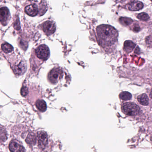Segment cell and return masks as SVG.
Returning a JSON list of instances; mask_svg holds the SVG:
<instances>
[{"label":"cell","mask_w":152,"mask_h":152,"mask_svg":"<svg viewBox=\"0 0 152 152\" xmlns=\"http://www.w3.org/2000/svg\"><path fill=\"white\" fill-rule=\"evenodd\" d=\"M96 34L99 43L103 47L110 46L117 41L118 32L109 25H102L96 28Z\"/></svg>","instance_id":"1"},{"label":"cell","mask_w":152,"mask_h":152,"mask_svg":"<svg viewBox=\"0 0 152 152\" xmlns=\"http://www.w3.org/2000/svg\"><path fill=\"white\" fill-rule=\"evenodd\" d=\"M122 110L125 114L129 116H135L140 111V108L135 104L127 102L122 105Z\"/></svg>","instance_id":"2"},{"label":"cell","mask_w":152,"mask_h":152,"mask_svg":"<svg viewBox=\"0 0 152 152\" xmlns=\"http://www.w3.org/2000/svg\"><path fill=\"white\" fill-rule=\"evenodd\" d=\"M62 69L60 68H56L51 70L48 74V80L52 84H56L59 80L62 78Z\"/></svg>","instance_id":"3"},{"label":"cell","mask_w":152,"mask_h":152,"mask_svg":"<svg viewBox=\"0 0 152 152\" xmlns=\"http://www.w3.org/2000/svg\"><path fill=\"white\" fill-rule=\"evenodd\" d=\"M35 53L37 58L45 61L50 57V51L47 45H42L36 49Z\"/></svg>","instance_id":"4"},{"label":"cell","mask_w":152,"mask_h":152,"mask_svg":"<svg viewBox=\"0 0 152 152\" xmlns=\"http://www.w3.org/2000/svg\"><path fill=\"white\" fill-rule=\"evenodd\" d=\"M38 146L40 149L44 150L48 144V135L44 131H39L37 133Z\"/></svg>","instance_id":"5"},{"label":"cell","mask_w":152,"mask_h":152,"mask_svg":"<svg viewBox=\"0 0 152 152\" xmlns=\"http://www.w3.org/2000/svg\"><path fill=\"white\" fill-rule=\"evenodd\" d=\"M10 18V11L7 7L0 8V22L2 25L6 26Z\"/></svg>","instance_id":"6"},{"label":"cell","mask_w":152,"mask_h":152,"mask_svg":"<svg viewBox=\"0 0 152 152\" xmlns=\"http://www.w3.org/2000/svg\"><path fill=\"white\" fill-rule=\"evenodd\" d=\"M42 29L47 35L52 34L56 30V26L52 21H46L43 24Z\"/></svg>","instance_id":"7"},{"label":"cell","mask_w":152,"mask_h":152,"mask_svg":"<svg viewBox=\"0 0 152 152\" xmlns=\"http://www.w3.org/2000/svg\"><path fill=\"white\" fill-rule=\"evenodd\" d=\"M26 13L31 17H34L37 15L39 12L37 5L35 4H31L28 5L25 8Z\"/></svg>","instance_id":"8"},{"label":"cell","mask_w":152,"mask_h":152,"mask_svg":"<svg viewBox=\"0 0 152 152\" xmlns=\"http://www.w3.org/2000/svg\"><path fill=\"white\" fill-rule=\"evenodd\" d=\"M144 4L142 2L134 1L129 3L128 4V9L130 11H138L143 8Z\"/></svg>","instance_id":"9"},{"label":"cell","mask_w":152,"mask_h":152,"mask_svg":"<svg viewBox=\"0 0 152 152\" xmlns=\"http://www.w3.org/2000/svg\"><path fill=\"white\" fill-rule=\"evenodd\" d=\"M9 149L11 152H25L23 146L14 141H12L10 144Z\"/></svg>","instance_id":"10"},{"label":"cell","mask_w":152,"mask_h":152,"mask_svg":"<svg viewBox=\"0 0 152 152\" xmlns=\"http://www.w3.org/2000/svg\"><path fill=\"white\" fill-rule=\"evenodd\" d=\"M26 66L24 61H21L18 65L14 68V71L18 75H21L24 74L26 70Z\"/></svg>","instance_id":"11"},{"label":"cell","mask_w":152,"mask_h":152,"mask_svg":"<svg viewBox=\"0 0 152 152\" xmlns=\"http://www.w3.org/2000/svg\"><path fill=\"white\" fill-rule=\"evenodd\" d=\"M36 106L40 111L45 112L47 109L46 102L43 100H38L36 102Z\"/></svg>","instance_id":"12"},{"label":"cell","mask_w":152,"mask_h":152,"mask_svg":"<svg viewBox=\"0 0 152 152\" xmlns=\"http://www.w3.org/2000/svg\"><path fill=\"white\" fill-rule=\"evenodd\" d=\"M138 102L143 105H147L149 104V99L147 95L145 94H142L137 97Z\"/></svg>","instance_id":"13"},{"label":"cell","mask_w":152,"mask_h":152,"mask_svg":"<svg viewBox=\"0 0 152 152\" xmlns=\"http://www.w3.org/2000/svg\"><path fill=\"white\" fill-rule=\"evenodd\" d=\"M135 45L132 41H126L125 43H124V50L126 52H130L134 49Z\"/></svg>","instance_id":"14"},{"label":"cell","mask_w":152,"mask_h":152,"mask_svg":"<svg viewBox=\"0 0 152 152\" xmlns=\"http://www.w3.org/2000/svg\"><path fill=\"white\" fill-rule=\"evenodd\" d=\"M26 141L28 144L34 145L36 143V138L34 134L33 133H29L28 134Z\"/></svg>","instance_id":"15"},{"label":"cell","mask_w":152,"mask_h":152,"mask_svg":"<svg viewBox=\"0 0 152 152\" xmlns=\"http://www.w3.org/2000/svg\"><path fill=\"white\" fill-rule=\"evenodd\" d=\"M1 50L6 53H10L13 50V47L10 44L5 43L1 45Z\"/></svg>","instance_id":"16"},{"label":"cell","mask_w":152,"mask_h":152,"mask_svg":"<svg viewBox=\"0 0 152 152\" xmlns=\"http://www.w3.org/2000/svg\"><path fill=\"white\" fill-rule=\"evenodd\" d=\"M119 21L122 25L125 26H129L133 22V20L130 18H123V17H121L119 19Z\"/></svg>","instance_id":"17"},{"label":"cell","mask_w":152,"mask_h":152,"mask_svg":"<svg viewBox=\"0 0 152 152\" xmlns=\"http://www.w3.org/2000/svg\"><path fill=\"white\" fill-rule=\"evenodd\" d=\"M119 97L121 100L124 101H128L130 100L132 98V95L129 92H121L119 95Z\"/></svg>","instance_id":"18"},{"label":"cell","mask_w":152,"mask_h":152,"mask_svg":"<svg viewBox=\"0 0 152 152\" xmlns=\"http://www.w3.org/2000/svg\"><path fill=\"white\" fill-rule=\"evenodd\" d=\"M137 18L140 20H144V21H147L150 19V17L148 14L145 12H142L139 13L137 16Z\"/></svg>","instance_id":"19"},{"label":"cell","mask_w":152,"mask_h":152,"mask_svg":"<svg viewBox=\"0 0 152 152\" xmlns=\"http://www.w3.org/2000/svg\"><path fill=\"white\" fill-rule=\"evenodd\" d=\"M6 134L3 129L0 128V141H5L6 139Z\"/></svg>","instance_id":"20"},{"label":"cell","mask_w":152,"mask_h":152,"mask_svg":"<svg viewBox=\"0 0 152 152\" xmlns=\"http://www.w3.org/2000/svg\"><path fill=\"white\" fill-rule=\"evenodd\" d=\"M28 89L27 87L23 86L20 90V94L23 96H26L28 94Z\"/></svg>","instance_id":"21"},{"label":"cell","mask_w":152,"mask_h":152,"mask_svg":"<svg viewBox=\"0 0 152 152\" xmlns=\"http://www.w3.org/2000/svg\"><path fill=\"white\" fill-rule=\"evenodd\" d=\"M14 26V28H15V29H16V30H19L20 29V21L19 20L18 18H17V20H16L15 24H14V26Z\"/></svg>","instance_id":"22"},{"label":"cell","mask_w":152,"mask_h":152,"mask_svg":"<svg viewBox=\"0 0 152 152\" xmlns=\"http://www.w3.org/2000/svg\"><path fill=\"white\" fill-rule=\"evenodd\" d=\"M140 30V28L138 26H135L134 28V31H135V32H138Z\"/></svg>","instance_id":"23"},{"label":"cell","mask_w":152,"mask_h":152,"mask_svg":"<svg viewBox=\"0 0 152 152\" xmlns=\"http://www.w3.org/2000/svg\"><path fill=\"white\" fill-rule=\"evenodd\" d=\"M150 96H151V98H152V89H151V93H150Z\"/></svg>","instance_id":"24"},{"label":"cell","mask_w":152,"mask_h":152,"mask_svg":"<svg viewBox=\"0 0 152 152\" xmlns=\"http://www.w3.org/2000/svg\"><path fill=\"white\" fill-rule=\"evenodd\" d=\"M151 1H152V0H151Z\"/></svg>","instance_id":"25"}]
</instances>
